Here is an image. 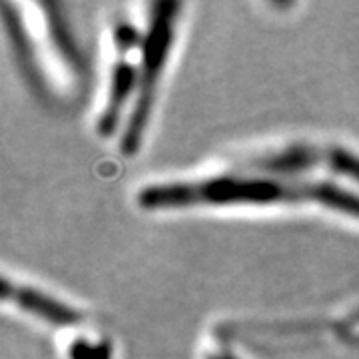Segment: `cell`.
<instances>
[{"instance_id": "4", "label": "cell", "mask_w": 359, "mask_h": 359, "mask_svg": "<svg viewBox=\"0 0 359 359\" xmlns=\"http://www.w3.org/2000/svg\"><path fill=\"white\" fill-rule=\"evenodd\" d=\"M142 32L130 20H116L110 32L112 58L108 65V82L96 130L100 136H112L124 114L130 98H134L138 86V65L132 52L140 50Z\"/></svg>"}, {"instance_id": "1", "label": "cell", "mask_w": 359, "mask_h": 359, "mask_svg": "<svg viewBox=\"0 0 359 359\" xmlns=\"http://www.w3.org/2000/svg\"><path fill=\"white\" fill-rule=\"evenodd\" d=\"M136 204L148 212L194 205L318 204L359 219V192L339 182L248 170L208 178L146 184L136 192Z\"/></svg>"}, {"instance_id": "6", "label": "cell", "mask_w": 359, "mask_h": 359, "mask_svg": "<svg viewBox=\"0 0 359 359\" xmlns=\"http://www.w3.org/2000/svg\"><path fill=\"white\" fill-rule=\"evenodd\" d=\"M70 359H110L108 346L88 344V341H74L70 346Z\"/></svg>"}, {"instance_id": "5", "label": "cell", "mask_w": 359, "mask_h": 359, "mask_svg": "<svg viewBox=\"0 0 359 359\" xmlns=\"http://www.w3.org/2000/svg\"><path fill=\"white\" fill-rule=\"evenodd\" d=\"M2 297L6 302H14V306L26 311L28 316L56 327H74L84 321V316L62 299L32 285L13 283L8 278L2 280Z\"/></svg>"}, {"instance_id": "2", "label": "cell", "mask_w": 359, "mask_h": 359, "mask_svg": "<svg viewBox=\"0 0 359 359\" xmlns=\"http://www.w3.org/2000/svg\"><path fill=\"white\" fill-rule=\"evenodd\" d=\"M180 8L182 4L174 0H162L150 6L148 20L142 30L138 86H136L134 104L130 108L126 126L122 130V138H120L122 154L132 156L140 150L150 116H152V108H154L160 76L166 68L168 56L172 52V44L176 39Z\"/></svg>"}, {"instance_id": "3", "label": "cell", "mask_w": 359, "mask_h": 359, "mask_svg": "<svg viewBox=\"0 0 359 359\" xmlns=\"http://www.w3.org/2000/svg\"><path fill=\"white\" fill-rule=\"evenodd\" d=\"M242 168L248 172L282 176H306L313 170H325L359 186V154L344 146L294 142L276 150L250 156L242 162Z\"/></svg>"}, {"instance_id": "7", "label": "cell", "mask_w": 359, "mask_h": 359, "mask_svg": "<svg viewBox=\"0 0 359 359\" xmlns=\"http://www.w3.org/2000/svg\"><path fill=\"white\" fill-rule=\"evenodd\" d=\"M210 359H233L230 355H226V353H222V355H216V358H210Z\"/></svg>"}]
</instances>
